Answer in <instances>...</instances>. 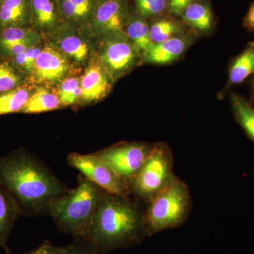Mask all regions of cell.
<instances>
[{"mask_svg":"<svg viewBox=\"0 0 254 254\" xmlns=\"http://www.w3.org/2000/svg\"><path fill=\"white\" fill-rule=\"evenodd\" d=\"M0 184L21 213L27 215L48 212L50 203L68 190L51 170L23 148L0 157Z\"/></svg>","mask_w":254,"mask_h":254,"instance_id":"6da1fadb","label":"cell"},{"mask_svg":"<svg viewBox=\"0 0 254 254\" xmlns=\"http://www.w3.org/2000/svg\"><path fill=\"white\" fill-rule=\"evenodd\" d=\"M146 234L144 217L128 197L105 191L94 220L85 239L98 254L139 243Z\"/></svg>","mask_w":254,"mask_h":254,"instance_id":"7a4b0ae2","label":"cell"},{"mask_svg":"<svg viewBox=\"0 0 254 254\" xmlns=\"http://www.w3.org/2000/svg\"><path fill=\"white\" fill-rule=\"evenodd\" d=\"M105 190L80 176L77 187L55 198L48 212L63 233L85 238L98 208Z\"/></svg>","mask_w":254,"mask_h":254,"instance_id":"3957f363","label":"cell"},{"mask_svg":"<svg viewBox=\"0 0 254 254\" xmlns=\"http://www.w3.org/2000/svg\"><path fill=\"white\" fill-rule=\"evenodd\" d=\"M190 197L188 187L182 180L174 177L149 201L144 217L148 235L180 226L190 214Z\"/></svg>","mask_w":254,"mask_h":254,"instance_id":"277c9868","label":"cell"},{"mask_svg":"<svg viewBox=\"0 0 254 254\" xmlns=\"http://www.w3.org/2000/svg\"><path fill=\"white\" fill-rule=\"evenodd\" d=\"M173 158L166 145L157 144L130 182L131 192L150 201L173 180Z\"/></svg>","mask_w":254,"mask_h":254,"instance_id":"5b68a950","label":"cell"},{"mask_svg":"<svg viewBox=\"0 0 254 254\" xmlns=\"http://www.w3.org/2000/svg\"><path fill=\"white\" fill-rule=\"evenodd\" d=\"M48 38V43L59 50L71 63L83 66L91 61L94 43L89 26H76L63 23Z\"/></svg>","mask_w":254,"mask_h":254,"instance_id":"8992f818","label":"cell"},{"mask_svg":"<svg viewBox=\"0 0 254 254\" xmlns=\"http://www.w3.org/2000/svg\"><path fill=\"white\" fill-rule=\"evenodd\" d=\"M67 162L105 191L122 197H128L131 193L129 182L119 177L108 164L94 153H72L68 155Z\"/></svg>","mask_w":254,"mask_h":254,"instance_id":"52a82bcc","label":"cell"},{"mask_svg":"<svg viewBox=\"0 0 254 254\" xmlns=\"http://www.w3.org/2000/svg\"><path fill=\"white\" fill-rule=\"evenodd\" d=\"M153 146L144 143H124L94 154L108 164L119 177L130 183L143 167Z\"/></svg>","mask_w":254,"mask_h":254,"instance_id":"ba28073f","label":"cell"},{"mask_svg":"<svg viewBox=\"0 0 254 254\" xmlns=\"http://www.w3.org/2000/svg\"><path fill=\"white\" fill-rule=\"evenodd\" d=\"M139 55L124 33L102 39L96 58L114 81L134 67Z\"/></svg>","mask_w":254,"mask_h":254,"instance_id":"9c48e42d","label":"cell"},{"mask_svg":"<svg viewBox=\"0 0 254 254\" xmlns=\"http://www.w3.org/2000/svg\"><path fill=\"white\" fill-rule=\"evenodd\" d=\"M129 15L127 0H98L88 26L95 38L104 39L125 33Z\"/></svg>","mask_w":254,"mask_h":254,"instance_id":"30bf717a","label":"cell"},{"mask_svg":"<svg viewBox=\"0 0 254 254\" xmlns=\"http://www.w3.org/2000/svg\"><path fill=\"white\" fill-rule=\"evenodd\" d=\"M72 63L47 42L37 58L28 82L32 84L55 85L67 77Z\"/></svg>","mask_w":254,"mask_h":254,"instance_id":"8fae6325","label":"cell"},{"mask_svg":"<svg viewBox=\"0 0 254 254\" xmlns=\"http://www.w3.org/2000/svg\"><path fill=\"white\" fill-rule=\"evenodd\" d=\"M113 82V78L97 58H92L81 76L80 103L90 104L103 99L111 90Z\"/></svg>","mask_w":254,"mask_h":254,"instance_id":"7c38bea8","label":"cell"},{"mask_svg":"<svg viewBox=\"0 0 254 254\" xmlns=\"http://www.w3.org/2000/svg\"><path fill=\"white\" fill-rule=\"evenodd\" d=\"M31 27L49 36L64 23L58 0H30Z\"/></svg>","mask_w":254,"mask_h":254,"instance_id":"4fadbf2b","label":"cell"},{"mask_svg":"<svg viewBox=\"0 0 254 254\" xmlns=\"http://www.w3.org/2000/svg\"><path fill=\"white\" fill-rule=\"evenodd\" d=\"M21 214L16 200L0 184V247L6 254L11 253L8 242L15 222Z\"/></svg>","mask_w":254,"mask_h":254,"instance_id":"5bb4252c","label":"cell"},{"mask_svg":"<svg viewBox=\"0 0 254 254\" xmlns=\"http://www.w3.org/2000/svg\"><path fill=\"white\" fill-rule=\"evenodd\" d=\"M31 27L30 0H2L0 6V29Z\"/></svg>","mask_w":254,"mask_h":254,"instance_id":"9a60e30c","label":"cell"},{"mask_svg":"<svg viewBox=\"0 0 254 254\" xmlns=\"http://www.w3.org/2000/svg\"><path fill=\"white\" fill-rule=\"evenodd\" d=\"M98 0H58L64 22L88 26Z\"/></svg>","mask_w":254,"mask_h":254,"instance_id":"2e32d148","label":"cell"},{"mask_svg":"<svg viewBox=\"0 0 254 254\" xmlns=\"http://www.w3.org/2000/svg\"><path fill=\"white\" fill-rule=\"evenodd\" d=\"M187 42L184 37H173L156 43L143 56L145 61L153 64H167L178 59L186 50Z\"/></svg>","mask_w":254,"mask_h":254,"instance_id":"e0dca14e","label":"cell"},{"mask_svg":"<svg viewBox=\"0 0 254 254\" xmlns=\"http://www.w3.org/2000/svg\"><path fill=\"white\" fill-rule=\"evenodd\" d=\"M125 33L140 54L144 56L153 46L150 37V26L146 18L138 14L129 15L125 28Z\"/></svg>","mask_w":254,"mask_h":254,"instance_id":"ac0fdd59","label":"cell"},{"mask_svg":"<svg viewBox=\"0 0 254 254\" xmlns=\"http://www.w3.org/2000/svg\"><path fill=\"white\" fill-rule=\"evenodd\" d=\"M36 88L27 82L14 89L0 93V116L21 113Z\"/></svg>","mask_w":254,"mask_h":254,"instance_id":"d6986e66","label":"cell"},{"mask_svg":"<svg viewBox=\"0 0 254 254\" xmlns=\"http://www.w3.org/2000/svg\"><path fill=\"white\" fill-rule=\"evenodd\" d=\"M181 17L184 22L197 31L206 32L213 26L211 8L205 1L194 0L185 9Z\"/></svg>","mask_w":254,"mask_h":254,"instance_id":"ffe728a7","label":"cell"},{"mask_svg":"<svg viewBox=\"0 0 254 254\" xmlns=\"http://www.w3.org/2000/svg\"><path fill=\"white\" fill-rule=\"evenodd\" d=\"M62 107L56 91L45 86L36 87L21 113L36 114L53 111Z\"/></svg>","mask_w":254,"mask_h":254,"instance_id":"44dd1931","label":"cell"},{"mask_svg":"<svg viewBox=\"0 0 254 254\" xmlns=\"http://www.w3.org/2000/svg\"><path fill=\"white\" fill-rule=\"evenodd\" d=\"M22 254H98L91 242L83 237L74 240L64 247H57L46 240L35 250Z\"/></svg>","mask_w":254,"mask_h":254,"instance_id":"7402d4cb","label":"cell"},{"mask_svg":"<svg viewBox=\"0 0 254 254\" xmlns=\"http://www.w3.org/2000/svg\"><path fill=\"white\" fill-rule=\"evenodd\" d=\"M254 73V43L248 47L234 60L229 73V83L240 84Z\"/></svg>","mask_w":254,"mask_h":254,"instance_id":"603a6c76","label":"cell"},{"mask_svg":"<svg viewBox=\"0 0 254 254\" xmlns=\"http://www.w3.org/2000/svg\"><path fill=\"white\" fill-rule=\"evenodd\" d=\"M45 36L32 27H10L0 29V46L28 43L38 44Z\"/></svg>","mask_w":254,"mask_h":254,"instance_id":"cb8c5ba5","label":"cell"},{"mask_svg":"<svg viewBox=\"0 0 254 254\" xmlns=\"http://www.w3.org/2000/svg\"><path fill=\"white\" fill-rule=\"evenodd\" d=\"M232 106L237 121L254 142V108L243 97L232 94Z\"/></svg>","mask_w":254,"mask_h":254,"instance_id":"d4e9b609","label":"cell"},{"mask_svg":"<svg viewBox=\"0 0 254 254\" xmlns=\"http://www.w3.org/2000/svg\"><path fill=\"white\" fill-rule=\"evenodd\" d=\"M27 82V76L11 61L7 59L0 61V93L14 89Z\"/></svg>","mask_w":254,"mask_h":254,"instance_id":"484cf974","label":"cell"},{"mask_svg":"<svg viewBox=\"0 0 254 254\" xmlns=\"http://www.w3.org/2000/svg\"><path fill=\"white\" fill-rule=\"evenodd\" d=\"M182 25L173 18H159L150 26V37L154 44L162 43L182 33Z\"/></svg>","mask_w":254,"mask_h":254,"instance_id":"4316f807","label":"cell"},{"mask_svg":"<svg viewBox=\"0 0 254 254\" xmlns=\"http://www.w3.org/2000/svg\"><path fill=\"white\" fill-rule=\"evenodd\" d=\"M62 107L77 104L81 102V76H67L58 84V91Z\"/></svg>","mask_w":254,"mask_h":254,"instance_id":"83f0119b","label":"cell"},{"mask_svg":"<svg viewBox=\"0 0 254 254\" xmlns=\"http://www.w3.org/2000/svg\"><path fill=\"white\" fill-rule=\"evenodd\" d=\"M43 41L38 43L36 46H32L28 48L24 53H21L16 56L9 58V61L17 67L20 71H22L28 78L31 76L34 68L35 63L37 58L41 53L42 49L45 46Z\"/></svg>","mask_w":254,"mask_h":254,"instance_id":"f1b7e54d","label":"cell"},{"mask_svg":"<svg viewBox=\"0 0 254 254\" xmlns=\"http://www.w3.org/2000/svg\"><path fill=\"white\" fill-rule=\"evenodd\" d=\"M137 14L147 18L157 16L167 10V0H134Z\"/></svg>","mask_w":254,"mask_h":254,"instance_id":"f546056e","label":"cell"},{"mask_svg":"<svg viewBox=\"0 0 254 254\" xmlns=\"http://www.w3.org/2000/svg\"><path fill=\"white\" fill-rule=\"evenodd\" d=\"M194 0H167V11L173 16H181L187 6Z\"/></svg>","mask_w":254,"mask_h":254,"instance_id":"4dcf8cb0","label":"cell"},{"mask_svg":"<svg viewBox=\"0 0 254 254\" xmlns=\"http://www.w3.org/2000/svg\"><path fill=\"white\" fill-rule=\"evenodd\" d=\"M244 26L250 31H254V1L244 19Z\"/></svg>","mask_w":254,"mask_h":254,"instance_id":"1f68e13d","label":"cell"},{"mask_svg":"<svg viewBox=\"0 0 254 254\" xmlns=\"http://www.w3.org/2000/svg\"><path fill=\"white\" fill-rule=\"evenodd\" d=\"M3 59H4V58H3L2 57H1V54H0V61H1V60Z\"/></svg>","mask_w":254,"mask_h":254,"instance_id":"d6a6232c","label":"cell"},{"mask_svg":"<svg viewBox=\"0 0 254 254\" xmlns=\"http://www.w3.org/2000/svg\"><path fill=\"white\" fill-rule=\"evenodd\" d=\"M252 84H253V91H254V80L253 81V83H252Z\"/></svg>","mask_w":254,"mask_h":254,"instance_id":"836d02e7","label":"cell"},{"mask_svg":"<svg viewBox=\"0 0 254 254\" xmlns=\"http://www.w3.org/2000/svg\"><path fill=\"white\" fill-rule=\"evenodd\" d=\"M1 1H2V0H0V6H1Z\"/></svg>","mask_w":254,"mask_h":254,"instance_id":"e575fe53","label":"cell"}]
</instances>
